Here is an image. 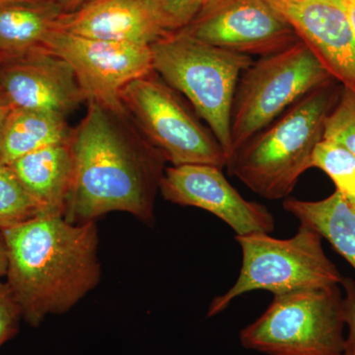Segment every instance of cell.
Listing matches in <instances>:
<instances>
[{"instance_id": "obj_11", "label": "cell", "mask_w": 355, "mask_h": 355, "mask_svg": "<svg viewBox=\"0 0 355 355\" xmlns=\"http://www.w3.org/2000/svg\"><path fill=\"white\" fill-rule=\"evenodd\" d=\"M181 32L249 57L279 53L300 40L266 0H205Z\"/></svg>"}, {"instance_id": "obj_3", "label": "cell", "mask_w": 355, "mask_h": 355, "mask_svg": "<svg viewBox=\"0 0 355 355\" xmlns=\"http://www.w3.org/2000/svg\"><path fill=\"white\" fill-rule=\"evenodd\" d=\"M338 83L331 79L315 89L248 140L229 160V174L266 200L291 197L299 178L312 168L313 153L340 96Z\"/></svg>"}, {"instance_id": "obj_20", "label": "cell", "mask_w": 355, "mask_h": 355, "mask_svg": "<svg viewBox=\"0 0 355 355\" xmlns=\"http://www.w3.org/2000/svg\"><path fill=\"white\" fill-rule=\"evenodd\" d=\"M42 214L8 165L0 163V230L15 227Z\"/></svg>"}, {"instance_id": "obj_18", "label": "cell", "mask_w": 355, "mask_h": 355, "mask_svg": "<svg viewBox=\"0 0 355 355\" xmlns=\"http://www.w3.org/2000/svg\"><path fill=\"white\" fill-rule=\"evenodd\" d=\"M62 13L57 0L0 6V55L42 48L53 23Z\"/></svg>"}, {"instance_id": "obj_8", "label": "cell", "mask_w": 355, "mask_h": 355, "mask_svg": "<svg viewBox=\"0 0 355 355\" xmlns=\"http://www.w3.org/2000/svg\"><path fill=\"white\" fill-rule=\"evenodd\" d=\"M121 100L140 132L171 166H227L214 132L155 71L125 86Z\"/></svg>"}, {"instance_id": "obj_4", "label": "cell", "mask_w": 355, "mask_h": 355, "mask_svg": "<svg viewBox=\"0 0 355 355\" xmlns=\"http://www.w3.org/2000/svg\"><path fill=\"white\" fill-rule=\"evenodd\" d=\"M150 49L155 73L188 100L229 161L233 100L240 76L253 62L252 57L203 43L182 32Z\"/></svg>"}, {"instance_id": "obj_14", "label": "cell", "mask_w": 355, "mask_h": 355, "mask_svg": "<svg viewBox=\"0 0 355 355\" xmlns=\"http://www.w3.org/2000/svg\"><path fill=\"white\" fill-rule=\"evenodd\" d=\"M320 64L355 93V34L347 0H266Z\"/></svg>"}, {"instance_id": "obj_1", "label": "cell", "mask_w": 355, "mask_h": 355, "mask_svg": "<svg viewBox=\"0 0 355 355\" xmlns=\"http://www.w3.org/2000/svg\"><path fill=\"white\" fill-rule=\"evenodd\" d=\"M87 105V113L70 137L74 177L64 218L86 223L121 211L151 225L167 168L165 158L127 111L119 113L95 102Z\"/></svg>"}, {"instance_id": "obj_2", "label": "cell", "mask_w": 355, "mask_h": 355, "mask_svg": "<svg viewBox=\"0 0 355 355\" xmlns=\"http://www.w3.org/2000/svg\"><path fill=\"white\" fill-rule=\"evenodd\" d=\"M2 232L6 284L29 326L67 312L99 284L95 221L70 223L64 216L41 214Z\"/></svg>"}, {"instance_id": "obj_15", "label": "cell", "mask_w": 355, "mask_h": 355, "mask_svg": "<svg viewBox=\"0 0 355 355\" xmlns=\"http://www.w3.org/2000/svg\"><path fill=\"white\" fill-rule=\"evenodd\" d=\"M8 166L42 214L64 216L74 177L70 139L26 154Z\"/></svg>"}, {"instance_id": "obj_19", "label": "cell", "mask_w": 355, "mask_h": 355, "mask_svg": "<svg viewBox=\"0 0 355 355\" xmlns=\"http://www.w3.org/2000/svg\"><path fill=\"white\" fill-rule=\"evenodd\" d=\"M331 178L343 198L355 205V156L342 144L322 139L312 155V168Z\"/></svg>"}, {"instance_id": "obj_16", "label": "cell", "mask_w": 355, "mask_h": 355, "mask_svg": "<svg viewBox=\"0 0 355 355\" xmlns=\"http://www.w3.org/2000/svg\"><path fill=\"white\" fill-rule=\"evenodd\" d=\"M284 209L309 225L355 270V205L334 191L320 200L284 198Z\"/></svg>"}, {"instance_id": "obj_5", "label": "cell", "mask_w": 355, "mask_h": 355, "mask_svg": "<svg viewBox=\"0 0 355 355\" xmlns=\"http://www.w3.org/2000/svg\"><path fill=\"white\" fill-rule=\"evenodd\" d=\"M242 251L239 275L225 293L212 299L207 317L224 312L236 298L257 291L272 295L340 286L343 275L324 253L323 238L309 225L300 223L288 239L268 233L235 236Z\"/></svg>"}, {"instance_id": "obj_21", "label": "cell", "mask_w": 355, "mask_h": 355, "mask_svg": "<svg viewBox=\"0 0 355 355\" xmlns=\"http://www.w3.org/2000/svg\"><path fill=\"white\" fill-rule=\"evenodd\" d=\"M323 139L342 144L355 156V93L340 89L335 107L324 123Z\"/></svg>"}, {"instance_id": "obj_25", "label": "cell", "mask_w": 355, "mask_h": 355, "mask_svg": "<svg viewBox=\"0 0 355 355\" xmlns=\"http://www.w3.org/2000/svg\"><path fill=\"white\" fill-rule=\"evenodd\" d=\"M64 13H71L78 10L91 0H57Z\"/></svg>"}, {"instance_id": "obj_6", "label": "cell", "mask_w": 355, "mask_h": 355, "mask_svg": "<svg viewBox=\"0 0 355 355\" xmlns=\"http://www.w3.org/2000/svg\"><path fill=\"white\" fill-rule=\"evenodd\" d=\"M345 331L343 293L331 286L273 295L239 340L245 349L265 355H340Z\"/></svg>"}, {"instance_id": "obj_23", "label": "cell", "mask_w": 355, "mask_h": 355, "mask_svg": "<svg viewBox=\"0 0 355 355\" xmlns=\"http://www.w3.org/2000/svg\"><path fill=\"white\" fill-rule=\"evenodd\" d=\"M345 298V342L342 354L355 355V282L350 277H343L342 284Z\"/></svg>"}, {"instance_id": "obj_26", "label": "cell", "mask_w": 355, "mask_h": 355, "mask_svg": "<svg viewBox=\"0 0 355 355\" xmlns=\"http://www.w3.org/2000/svg\"><path fill=\"white\" fill-rule=\"evenodd\" d=\"M12 111L13 107L11 106L10 103L7 101L6 98L0 95V128L4 125L7 118H8L9 114H10Z\"/></svg>"}, {"instance_id": "obj_7", "label": "cell", "mask_w": 355, "mask_h": 355, "mask_svg": "<svg viewBox=\"0 0 355 355\" xmlns=\"http://www.w3.org/2000/svg\"><path fill=\"white\" fill-rule=\"evenodd\" d=\"M331 79L301 40L252 62L240 76L233 100L230 159L289 107Z\"/></svg>"}, {"instance_id": "obj_12", "label": "cell", "mask_w": 355, "mask_h": 355, "mask_svg": "<svg viewBox=\"0 0 355 355\" xmlns=\"http://www.w3.org/2000/svg\"><path fill=\"white\" fill-rule=\"evenodd\" d=\"M168 202L193 207L214 214L236 233H272L275 220L265 205L245 200L222 173V168L205 164L170 166L160 183Z\"/></svg>"}, {"instance_id": "obj_27", "label": "cell", "mask_w": 355, "mask_h": 355, "mask_svg": "<svg viewBox=\"0 0 355 355\" xmlns=\"http://www.w3.org/2000/svg\"><path fill=\"white\" fill-rule=\"evenodd\" d=\"M347 10H349L350 22H352L355 34V0H347Z\"/></svg>"}, {"instance_id": "obj_17", "label": "cell", "mask_w": 355, "mask_h": 355, "mask_svg": "<svg viewBox=\"0 0 355 355\" xmlns=\"http://www.w3.org/2000/svg\"><path fill=\"white\" fill-rule=\"evenodd\" d=\"M71 132L60 114L13 109L0 128V163L9 165L42 147L65 141Z\"/></svg>"}, {"instance_id": "obj_13", "label": "cell", "mask_w": 355, "mask_h": 355, "mask_svg": "<svg viewBox=\"0 0 355 355\" xmlns=\"http://www.w3.org/2000/svg\"><path fill=\"white\" fill-rule=\"evenodd\" d=\"M0 95L13 109L64 116L86 102L70 65L44 46L0 55Z\"/></svg>"}, {"instance_id": "obj_10", "label": "cell", "mask_w": 355, "mask_h": 355, "mask_svg": "<svg viewBox=\"0 0 355 355\" xmlns=\"http://www.w3.org/2000/svg\"><path fill=\"white\" fill-rule=\"evenodd\" d=\"M43 46L73 70L86 103L125 113L121 95L128 84L154 72L150 46L89 38L53 29Z\"/></svg>"}, {"instance_id": "obj_24", "label": "cell", "mask_w": 355, "mask_h": 355, "mask_svg": "<svg viewBox=\"0 0 355 355\" xmlns=\"http://www.w3.org/2000/svg\"><path fill=\"white\" fill-rule=\"evenodd\" d=\"M7 265V249L6 239H4L3 232L0 230V279L6 277Z\"/></svg>"}, {"instance_id": "obj_9", "label": "cell", "mask_w": 355, "mask_h": 355, "mask_svg": "<svg viewBox=\"0 0 355 355\" xmlns=\"http://www.w3.org/2000/svg\"><path fill=\"white\" fill-rule=\"evenodd\" d=\"M205 0H91L62 13L53 29L151 46L181 32Z\"/></svg>"}, {"instance_id": "obj_28", "label": "cell", "mask_w": 355, "mask_h": 355, "mask_svg": "<svg viewBox=\"0 0 355 355\" xmlns=\"http://www.w3.org/2000/svg\"><path fill=\"white\" fill-rule=\"evenodd\" d=\"M43 1V0H0V6H7V4L25 3V2Z\"/></svg>"}, {"instance_id": "obj_22", "label": "cell", "mask_w": 355, "mask_h": 355, "mask_svg": "<svg viewBox=\"0 0 355 355\" xmlns=\"http://www.w3.org/2000/svg\"><path fill=\"white\" fill-rule=\"evenodd\" d=\"M20 308L6 282H0V349L19 331Z\"/></svg>"}]
</instances>
